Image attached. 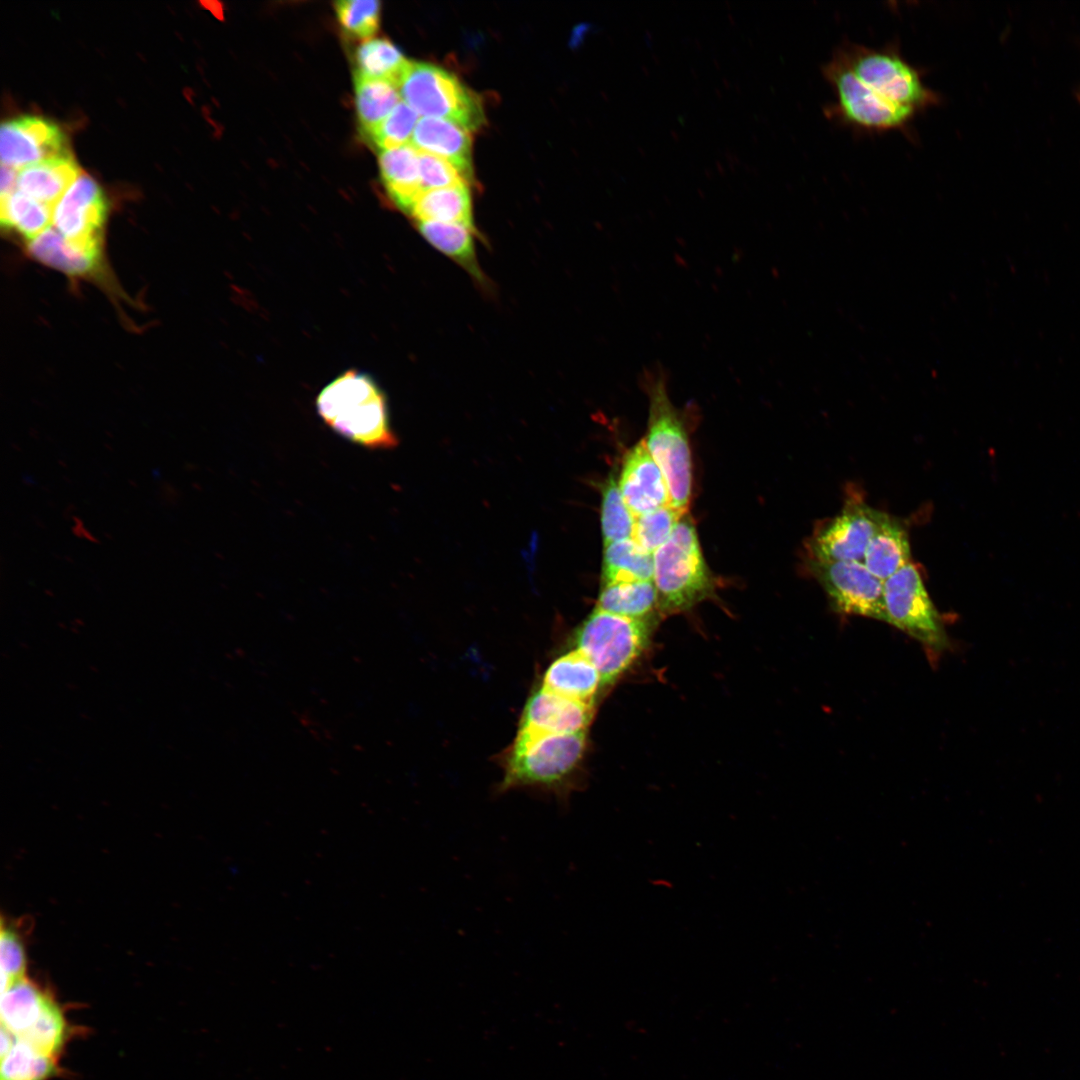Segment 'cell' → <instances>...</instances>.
<instances>
[{"label": "cell", "instance_id": "1", "mask_svg": "<svg viewBox=\"0 0 1080 1080\" xmlns=\"http://www.w3.org/2000/svg\"><path fill=\"white\" fill-rule=\"evenodd\" d=\"M833 54L851 71L864 95L882 106L918 117L942 101L896 43L875 48L845 42Z\"/></svg>", "mask_w": 1080, "mask_h": 1080}, {"label": "cell", "instance_id": "2", "mask_svg": "<svg viewBox=\"0 0 1080 1080\" xmlns=\"http://www.w3.org/2000/svg\"><path fill=\"white\" fill-rule=\"evenodd\" d=\"M316 409L337 434L367 449L397 445L383 391L366 373L348 370L318 394Z\"/></svg>", "mask_w": 1080, "mask_h": 1080}, {"label": "cell", "instance_id": "3", "mask_svg": "<svg viewBox=\"0 0 1080 1080\" xmlns=\"http://www.w3.org/2000/svg\"><path fill=\"white\" fill-rule=\"evenodd\" d=\"M640 384L649 400L648 451L667 483L670 505L687 514L692 490V463L683 415L671 402L662 367L645 369Z\"/></svg>", "mask_w": 1080, "mask_h": 1080}, {"label": "cell", "instance_id": "4", "mask_svg": "<svg viewBox=\"0 0 1080 1080\" xmlns=\"http://www.w3.org/2000/svg\"><path fill=\"white\" fill-rule=\"evenodd\" d=\"M653 560L660 616L687 611L712 597L716 584L688 513L681 517L670 538L653 553Z\"/></svg>", "mask_w": 1080, "mask_h": 1080}, {"label": "cell", "instance_id": "5", "mask_svg": "<svg viewBox=\"0 0 1080 1080\" xmlns=\"http://www.w3.org/2000/svg\"><path fill=\"white\" fill-rule=\"evenodd\" d=\"M585 746V731L547 734L519 729L500 790L532 787L566 794Z\"/></svg>", "mask_w": 1080, "mask_h": 1080}, {"label": "cell", "instance_id": "6", "mask_svg": "<svg viewBox=\"0 0 1080 1080\" xmlns=\"http://www.w3.org/2000/svg\"><path fill=\"white\" fill-rule=\"evenodd\" d=\"M396 84L405 103L423 117L449 120L469 132L485 124L480 97L442 67L408 60Z\"/></svg>", "mask_w": 1080, "mask_h": 1080}, {"label": "cell", "instance_id": "7", "mask_svg": "<svg viewBox=\"0 0 1080 1080\" xmlns=\"http://www.w3.org/2000/svg\"><path fill=\"white\" fill-rule=\"evenodd\" d=\"M653 624V619H632L596 608L577 631V650L597 668L602 685H608L646 650Z\"/></svg>", "mask_w": 1080, "mask_h": 1080}, {"label": "cell", "instance_id": "8", "mask_svg": "<svg viewBox=\"0 0 1080 1080\" xmlns=\"http://www.w3.org/2000/svg\"><path fill=\"white\" fill-rule=\"evenodd\" d=\"M886 622L919 641L929 653L949 647L941 616L916 566L910 562L883 581Z\"/></svg>", "mask_w": 1080, "mask_h": 1080}, {"label": "cell", "instance_id": "9", "mask_svg": "<svg viewBox=\"0 0 1080 1080\" xmlns=\"http://www.w3.org/2000/svg\"><path fill=\"white\" fill-rule=\"evenodd\" d=\"M811 574L823 587L831 607L838 613L886 622L883 581L861 561L806 559Z\"/></svg>", "mask_w": 1080, "mask_h": 1080}, {"label": "cell", "instance_id": "10", "mask_svg": "<svg viewBox=\"0 0 1080 1080\" xmlns=\"http://www.w3.org/2000/svg\"><path fill=\"white\" fill-rule=\"evenodd\" d=\"M861 501H848L841 512L816 528L806 544L807 559L861 561L883 516Z\"/></svg>", "mask_w": 1080, "mask_h": 1080}, {"label": "cell", "instance_id": "11", "mask_svg": "<svg viewBox=\"0 0 1080 1080\" xmlns=\"http://www.w3.org/2000/svg\"><path fill=\"white\" fill-rule=\"evenodd\" d=\"M108 202L101 186L81 174L53 208L52 227L75 243L103 249Z\"/></svg>", "mask_w": 1080, "mask_h": 1080}, {"label": "cell", "instance_id": "12", "mask_svg": "<svg viewBox=\"0 0 1080 1080\" xmlns=\"http://www.w3.org/2000/svg\"><path fill=\"white\" fill-rule=\"evenodd\" d=\"M0 153L2 165L15 169L71 154L61 128L53 121L34 115H23L1 124Z\"/></svg>", "mask_w": 1080, "mask_h": 1080}, {"label": "cell", "instance_id": "13", "mask_svg": "<svg viewBox=\"0 0 1080 1080\" xmlns=\"http://www.w3.org/2000/svg\"><path fill=\"white\" fill-rule=\"evenodd\" d=\"M618 484L627 507L635 517L670 505L666 480L644 439L626 454Z\"/></svg>", "mask_w": 1080, "mask_h": 1080}, {"label": "cell", "instance_id": "14", "mask_svg": "<svg viewBox=\"0 0 1080 1080\" xmlns=\"http://www.w3.org/2000/svg\"><path fill=\"white\" fill-rule=\"evenodd\" d=\"M593 703L565 698L541 688L528 700L521 730L566 734L585 731L593 714Z\"/></svg>", "mask_w": 1080, "mask_h": 1080}, {"label": "cell", "instance_id": "15", "mask_svg": "<svg viewBox=\"0 0 1080 1080\" xmlns=\"http://www.w3.org/2000/svg\"><path fill=\"white\" fill-rule=\"evenodd\" d=\"M411 145L418 151L447 160L468 183L473 181L471 135L458 124L445 119L423 117L415 127Z\"/></svg>", "mask_w": 1080, "mask_h": 1080}, {"label": "cell", "instance_id": "16", "mask_svg": "<svg viewBox=\"0 0 1080 1080\" xmlns=\"http://www.w3.org/2000/svg\"><path fill=\"white\" fill-rule=\"evenodd\" d=\"M27 252L40 263L71 277L95 275L103 264V249L70 241L52 226L27 242Z\"/></svg>", "mask_w": 1080, "mask_h": 1080}, {"label": "cell", "instance_id": "17", "mask_svg": "<svg viewBox=\"0 0 1080 1080\" xmlns=\"http://www.w3.org/2000/svg\"><path fill=\"white\" fill-rule=\"evenodd\" d=\"M71 154L52 157L19 170L17 188L31 198L51 207L81 175Z\"/></svg>", "mask_w": 1080, "mask_h": 1080}, {"label": "cell", "instance_id": "18", "mask_svg": "<svg viewBox=\"0 0 1080 1080\" xmlns=\"http://www.w3.org/2000/svg\"><path fill=\"white\" fill-rule=\"evenodd\" d=\"M601 686L597 668L577 649L552 662L543 679L546 690L585 703H593Z\"/></svg>", "mask_w": 1080, "mask_h": 1080}, {"label": "cell", "instance_id": "19", "mask_svg": "<svg viewBox=\"0 0 1080 1080\" xmlns=\"http://www.w3.org/2000/svg\"><path fill=\"white\" fill-rule=\"evenodd\" d=\"M911 562L907 529L887 513L871 537L863 563L877 578L884 581Z\"/></svg>", "mask_w": 1080, "mask_h": 1080}, {"label": "cell", "instance_id": "20", "mask_svg": "<svg viewBox=\"0 0 1080 1080\" xmlns=\"http://www.w3.org/2000/svg\"><path fill=\"white\" fill-rule=\"evenodd\" d=\"M418 156L419 151L411 144L379 151L378 162L385 189L393 202L406 212L423 192Z\"/></svg>", "mask_w": 1080, "mask_h": 1080}, {"label": "cell", "instance_id": "21", "mask_svg": "<svg viewBox=\"0 0 1080 1080\" xmlns=\"http://www.w3.org/2000/svg\"><path fill=\"white\" fill-rule=\"evenodd\" d=\"M417 222L435 221L473 229L472 199L468 185L423 191L410 208Z\"/></svg>", "mask_w": 1080, "mask_h": 1080}, {"label": "cell", "instance_id": "22", "mask_svg": "<svg viewBox=\"0 0 1080 1080\" xmlns=\"http://www.w3.org/2000/svg\"><path fill=\"white\" fill-rule=\"evenodd\" d=\"M596 608L632 619H653L654 614L658 613L654 582L618 581L602 584Z\"/></svg>", "mask_w": 1080, "mask_h": 1080}, {"label": "cell", "instance_id": "23", "mask_svg": "<svg viewBox=\"0 0 1080 1080\" xmlns=\"http://www.w3.org/2000/svg\"><path fill=\"white\" fill-rule=\"evenodd\" d=\"M354 89L360 130L368 138L400 103L401 96L394 82L356 73Z\"/></svg>", "mask_w": 1080, "mask_h": 1080}, {"label": "cell", "instance_id": "24", "mask_svg": "<svg viewBox=\"0 0 1080 1080\" xmlns=\"http://www.w3.org/2000/svg\"><path fill=\"white\" fill-rule=\"evenodd\" d=\"M50 995L27 977L14 983L1 997L2 1027L22 1036L38 1019Z\"/></svg>", "mask_w": 1080, "mask_h": 1080}, {"label": "cell", "instance_id": "25", "mask_svg": "<svg viewBox=\"0 0 1080 1080\" xmlns=\"http://www.w3.org/2000/svg\"><path fill=\"white\" fill-rule=\"evenodd\" d=\"M653 574V553L644 549L634 538L605 546L602 584L618 581H652Z\"/></svg>", "mask_w": 1080, "mask_h": 1080}, {"label": "cell", "instance_id": "26", "mask_svg": "<svg viewBox=\"0 0 1080 1080\" xmlns=\"http://www.w3.org/2000/svg\"><path fill=\"white\" fill-rule=\"evenodd\" d=\"M53 208L15 190L0 200L2 227L14 230L27 242L52 226Z\"/></svg>", "mask_w": 1080, "mask_h": 1080}, {"label": "cell", "instance_id": "27", "mask_svg": "<svg viewBox=\"0 0 1080 1080\" xmlns=\"http://www.w3.org/2000/svg\"><path fill=\"white\" fill-rule=\"evenodd\" d=\"M417 226L432 246L454 259L474 276L480 277L472 229L459 224L435 221H420Z\"/></svg>", "mask_w": 1080, "mask_h": 1080}, {"label": "cell", "instance_id": "28", "mask_svg": "<svg viewBox=\"0 0 1080 1080\" xmlns=\"http://www.w3.org/2000/svg\"><path fill=\"white\" fill-rule=\"evenodd\" d=\"M355 61L356 74L388 79L395 84L408 62L402 52L385 38L362 42L356 50Z\"/></svg>", "mask_w": 1080, "mask_h": 1080}, {"label": "cell", "instance_id": "29", "mask_svg": "<svg viewBox=\"0 0 1080 1080\" xmlns=\"http://www.w3.org/2000/svg\"><path fill=\"white\" fill-rule=\"evenodd\" d=\"M54 1072V1057L16 1037L1 1056V1080H47Z\"/></svg>", "mask_w": 1080, "mask_h": 1080}, {"label": "cell", "instance_id": "30", "mask_svg": "<svg viewBox=\"0 0 1080 1080\" xmlns=\"http://www.w3.org/2000/svg\"><path fill=\"white\" fill-rule=\"evenodd\" d=\"M635 516L627 507L614 474L602 487L601 529L604 546L633 538Z\"/></svg>", "mask_w": 1080, "mask_h": 1080}, {"label": "cell", "instance_id": "31", "mask_svg": "<svg viewBox=\"0 0 1080 1080\" xmlns=\"http://www.w3.org/2000/svg\"><path fill=\"white\" fill-rule=\"evenodd\" d=\"M65 1037L66 1022L64 1015L50 996L38 1019L18 1039L55 1058L63 1047Z\"/></svg>", "mask_w": 1080, "mask_h": 1080}, {"label": "cell", "instance_id": "32", "mask_svg": "<svg viewBox=\"0 0 1080 1080\" xmlns=\"http://www.w3.org/2000/svg\"><path fill=\"white\" fill-rule=\"evenodd\" d=\"M343 31L353 38L368 40L379 28V1L343 0L334 3Z\"/></svg>", "mask_w": 1080, "mask_h": 1080}, {"label": "cell", "instance_id": "33", "mask_svg": "<svg viewBox=\"0 0 1080 1080\" xmlns=\"http://www.w3.org/2000/svg\"><path fill=\"white\" fill-rule=\"evenodd\" d=\"M685 515L667 505L635 517L633 538L647 551L654 553L672 535Z\"/></svg>", "mask_w": 1080, "mask_h": 1080}, {"label": "cell", "instance_id": "34", "mask_svg": "<svg viewBox=\"0 0 1080 1080\" xmlns=\"http://www.w3.org/2000/svg\"><path fill=\"white\" fill-rule=\"evenodd\" d=\"M418 119L419 114L414 109L405 102H400L367 139L379 151L407 145Z\"/></svg>", "mask_w": 1080, "mask_h": 1080}, {"label": "cell", "instance_id": "35", "mask_svg": "<svg viewBox=\"0 0 1080 1080\" xmlns=\"http://www.w3.org/2000/svg\"><path fill=\"white\" fill-rule=\"evenodd\" d=\"M1 990L26 978L27 959L22 934L15 925L1 921Z\"/></svg>", "mask_w": 1080, "mask_h": 1080}, {"label": "cell", "instance_id": "36", "mask_svg": "<svg viewBox=\"0 0 1080 1080\" xmlns=\"http://www.w3.org/2000/svg\"><path fill=\"white\" fill-rule=\"evenodd\" d=\"M419 172L423 191L468 185L460 172L447 160L419 151Z\"/></svg>", "mask_w": 1080, "mask_h": 1080}, {"label": "cell", "instance_id": "37", "mask_svg": "<svg viewBox=\"0 0 1080 1080\" xmlns=\"http://www.w3.org/2000/svg\"><path fill=\"white\" fill-rule=\"evenodd\" d=\"M17 169L10 166L2 165L0 173V194L1 197H6L13 193L17 187Z\"/></svg>", "mask_w": 1080, "mask_h": 1080}, {"label": "cell", "instance_id": "38", "mask_svg": "<svg viewBox=\"0 0 1080 1080\" xmlns=\"http://www.w3.org/2000/svg\"><path fill=\"white\" fill-rule=\"evenodd\" d=\"M1077 97H1078V99H1079V101H1080V89H1079V91H1078V93H1077Z\"/></svg>", "mask_w": 1080, "mask_h": 1080}]
</instances>
